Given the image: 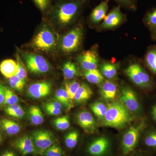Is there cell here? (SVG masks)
Returning a JSON list of instances; mask_svg holds the SVG:
<instances>
[{
	"instance_id": "41",
	"label": "cell",
	"mask_w": 156,
	"mask_h": 156,
	"mask_svg": "<svg viewBox=\"0 0 156 156\" xmlns=\"http://www.w3.org/2000/svg\"><path fill=\"white\" fill-rule=\"evenodd\" d=\"M25 112L23 110V109L21 107L9 113L8 115L10 116L14 117V118H18L20 119L24 116L25 115Z\"/></svg>"
},
{
	"instance_id": "47",
	"label": "cell",
	"mask_w": 156,
	"mask_h": 156,
	"mask_svg": "<svg viewBox=\"0 0 156 156\" xmlns=\"http://www.w3.org/2000/svg\"><path fill=\"white\" fill-rule=\"evenodd\" d=\"M57 2H59V1H62V0H57Z\"/></svg>"
},
{
	"instance_id": "44",
	"label": "cell",
	"mask_w": 156,
	"mask_h": 156,
	"mask_svg": "<svg viewBox=\"0 0 156 156\" xmlns=\"http://www.w3.org/2000/svg\"><path fill=\"white\" fill-rule=\"evenodd\" d=\"M152 34L154 38L156 39V27H153L152 30Z\"/></svg>"
},
{
	"instance_id": "11",
	"label": "cell",
	"mask_w": 156,
	"mask_h": 156,
	"mask_svg": "<svg viewBox=\"0 0 156 156\" xmlns=\"http://www.w3.org/2000/svg\"><path fill=\"white\" fill-rule=\"evenodd\" d=\"M77 59L81 67L85 71L97 69L98 59L97 52L94 50H87L84 52Z\"/></svg>"
},
{
	"instance_id": "28",
	"label": "cell",
	"mask_w": 156,
	"mask_h": 156,
	"mask_svg": "<svg viewBox=\"0 0 156 156\" xmlns=\"http://www.w3.org/2000/svg\"><path fill=\"white\" fill-rule=\"evenodd\" d=\"M79 139V135L77 132L76 131H71L68 133L65 136V144L68 148L73 149L77 145Z\"/></svg>"
},
{
	"instance_id": "5",
	"label": "cell",
	"mask_w": 156,
	"mask_h": 156,
	"mask_svg": "<svg viewBox=\"0 0 156 156\" xmlns=\"http://www.w3.org/2000/svg\"><path fill=\"white\" fill-rule=\"evenodd\" d=\"M86 153L88 156H112V144L106 136L96 137L87 144Z\"/></svg>"
},
{
	"instance_id": "25",
	"label": "cell",
	"mask_w": 156,
	"mask_h": 156,
	"mask_svg": "<svg viewBox=\"0 0 156 156\" xmlns=\"http://www.w3.org/2000/svg\"><path fill=\"white\" fill-rule=\"evenodd\" d=\"M55 97L56 100L64 105L67 109H70L73 105L72 101L69 98L65 88H61L56 90Z\"/></svg>"
},
{
	"instance_id": "39",
	"label": "cell",
	"mask_w": 156,
	"mask_h": 156,
	"mask_svg": "<svg viewBox=\"0 0 156 156\" xmlns=\"http://www.w3.org/2000/svg\"><path fill=\"white\" fill-rule=\"evenodd\" d=\"M117 2L125 8L131 10H135L136 7V0H115Z\"/></svg>"
},
{
	"instance_id": "2",
	"label": "cell",
	"mask_w": 156,
	"mask_h": 156,
	"mask_svg": "<svg viewBox=\"0 0 156 156\" xmlns=\"http://www.w3.org/2000/svg\"><path fill=\"white\" fill-rule=\"evenodd\" d=\"M134 120L128 108L121 101H113L108 105L103 126L117 129L126 127Z\"/></svg>"
},
{
	"instance_id": "37",
	"label": "cell",
	"mask_w": 156,
	"mask_h": 156,
	"mask_svg": "<svg viewBox=\"0 0 156 156\" xmlns=\"http://www.w3.org/2000/svg\"><path fill=\"white\" fill-rule=\"evenodd\" d=\"M144 21L150 27H156V8L148 12L146 15Z\"/></svg>"
},
{
	"instance_id": "34",
	"label": "cell",
	"mask_w": 156,
	"mask_h": 156,
	"mask_svg": "<svg viewBox=\"0 0 156 156\" xmlns=\"http://www.w3.org/2000/svg\"><path fill=\"white\" fill-rule=\"evenodd\" d=\"M35 5L41 12H50L52 9V0H32Z\"/></svg>"
},
{
	"instance_id": "18",
	"label": "cell",
	"mask_w": 156,
	"mask_h": 156,
	"mask_svg": "<svg viewBox=\"0 0 156 156\" xmlns=\"http://www.w3.org/2000/svg\"><path fill=\"white\" fill-rule=\"evenodd\" d=\"M17 71V62L12 59H5L0 63V72L7 79L16 76Z\"/></svg>"
},
{
	"instance_id": "29",
	"label": "cell",
	"mask_w": 156,
	"mask_h": 156,
	"mask_svg": "<svg viewBox=\"0 0 156 156\" xmlns=\"http://www.w3.org/2000/svg\"><path fill=\"white\" fill-rule=\"evenodd\" d=\"M44 108L46 113L50 115H58L62 112V109H60V105L56 101H50L45 104Z\"/></svg>"
},
{
	"instance_id": "32",
	"label": "cell",
	"mask_w": 156,
	"mask_h": 156,
	"mask_svg": "<svg viewBox=\"0 0 156 156\" xmlns=\"http://www.w3.org/2000/svg\"><path fill=\"white\" fill-rule=\"evenodd\" d=\"M19 101L18 96L9 88L6 87L4 106H8L17 104Z\"/></svg>"
},
{
	"instance_id": "36",
	"label": "cell",
	"mask_w": 156,
	"mask_h": 156,
	"mask_svg": "<svg viewBox=\"0 0 156 156\" xmlns=\"http://www.w3.org/2000/svg\"><path fill=\"white\" fill-rule=\"evenodd\" d=\"M45 156H63V151L58 144L55 143L45 151Z\"/></svg>"
},
{
	"instance_id": "42",
	"label": "cell",
	"mask_w": 156,
	"mask_h": 156,
	"mask_svg": "<svg viewBox=\"0 0 156 156\" xmlns=\"http://www.w3.org/2000/svg\"><path fill=\"white\" fill-rule=\"evenodd\" d=\"M0 156H17L14 152L11 151H6L3 152Z\"/></svg>"
},
{
	"instance_id": "8",
	"label": "cell",
	"mask_w": 156,
	"mask_h": 156,
	"mask_svg": "<svg viewBox=\"0 0 156 156\" xmlns=\"http://www.w3.org/2000/svg\"><path fill=\"white\" fill-rule=\"evenodd\" d=\"M23 58L25 60L27 67L30 73L35 74L46 73L49 71L50 66L43 56L35 53L23 52Z\"/></svg>"
},
{
	"instance_id": "3",
	"label": "cell",
	"mask_w": 156,
	"mask_h": 156,
	"mask_svg": "<svg viewBox=\"0 0 156 156\" xmlns=\"http://www.w3.org/2000/svg\"><path fill=\"white\" fill-rule=\"evenodd\" d=\"M58 42L56 33L49 27L44 26L34 37L30 45L37 50L51 52L56 49Z\"/></svg>"
},
{
	"instance_id": "43",
	"label": "cell",
	"mask_w": 156,
	"mask_h": 156,
	"mask_svg": "<svg viewBox=\"0 0 156 156\" xmlns=\"http://www.w3.org/2000/svg\"><path fill=\"white\" fill-rule=\"evenodd\" d=\"M151 115L154 121L156 122V105H154L152 108Z\"/></svg>"
},
{
	"instance_id": "24",
	"label": "cell",
	"mask_w": 156,
	"mask_h": 156,
	"mask_svg": "<svg viewBox=\"0 0 156 156\" xmlns=\"http://www.w3.org/2000/svg\"><path fill=\"white\" fill-rule=\"evenodd\" d=\"M100 70L103 76L108 79H112L116 75L117 66L114 63L104 62L101 66Z\"/></svg>"
},
{
	"instance_id": "40",
	"label": "cell",
	"mask_w": 156,
	"mask_h": 156,
	"mask_svg": "<svg viewBox=\"0 0 156 156\" xmlns=\"http://www.w3.org/2000/svg\"><path fill=\"white\" fill-rule=\"evenodd\" d=\"M5 86L0 81V108L4 106L5 96Z\"/></svg>"
},
{
	"instance_id": "19",
	"label": "cell",
	"mask_w": 156,
	"mask_h": 156,
	"mask_svg": "<svg viewBox=\"0 0 156 156\" xmlns=\"http://www.w3.org/2000/svg\"><path fill=\"white\" fill-rule=\"evenodd\" d=\"M0 128L10 136L18 134L21 130L20 126L18 123L14 120L6 118L0 120Z\"/></svg>"
},
{
	"instance_id": "20",
	"label": "cell",
	"mask_w": 156,
	"mask_h": 156,
	"mask_svg": "<svg viewBox=\"0 0 156 156\" xmlns=\"http://www.w3.org/2000/svg\"><path fill=\"white\" fill-rule=\"evenodd\" d=\"M92 90L88 84L83 83L75 95L73 100L78 103H82L89 99L92 95Z\"/></svg>"
},
{
	"instance_id": "46",
	"label": "cell",
	"mask_w": 156,
	"mask_h": 156,
	"mask_svg": "<svg viewBox=\"0 0 156 156\" xmlns=\"http://www.w3.org/2000/svg\"><path fill=\"white\" fill-rule=\"evenodd\" d=\"M129 156H144L140 155H135V154H134V153L130 155H129Z\"/></svg>"
},
{
	"instance_id": "15",
	"label": "cell",
	"mask_w": 156,
	"mask_h": 156,
	"mask_svg": "<svg viewBox=\"0 0 156 156\" xmlns=\"http://www.w3.org/2000/svg\"><path fill=\"white\" fill-rule=\"evenodd\" d=\"M13 145L23 155L37 153L32 138L28 136L17 138L13 142Z\"/></svg>"
},
{
	"instance_id": "26",
	"label": "cell",
	"mask_w": 156,
	"mask_h": 156,
	"mask_svg": "<svg viewBox=\"0 0 156 156\" xmlns=\"http://www.w3.org/2000/svg\"><path fill=\"white\" fill-rule=\"evenodd\" d=\"M90 107L92 111L98 119L103 121L107 111V107L99 101H96L92 103Z\"/></svg>"
},
{
	"instance_id": "23",
	"label": "cell",
	"mask_w": 156,
	"mask_h": 156,
	"mask_svg": "<svg viewBox=\"0 0 156 156\" xmlns=\"http://www.w3.org/2000/svg\"><path fill=\"white\" fill-rule=\"evenodd\" d=\"M62 70L66 80H71L78 74V70L76 64L71 61L65 62L62 66Z\"/></svg>"
},
{
	"instance_id": "7",
	"label": "cell",
	"mask_w": 156,
	"mask_h": 156,
	"mask_svg": "<svg viewBox=\"0 0 156 156\" xmlns=\"http://www.w3.org/2000/svg\"><path fill=\"white\" fill-rule=\"evenodd\" d=\"M125 72L135 85L144 89H150L152 83L150 77L140 65L134 63L129 65Z\"/></svg>"
},
{
	"instance_id": "9",
	"label": "cell",
	"mask_w": 156,
	"mask_h": 156,
	"mask_svg": "<svg viewBox=\"0 0 156 156\" xmlns=\"http://www.w3.org/2000/svg\"><path fill=\"white\" fill-rule=\"evenodd\" d=\"M119 98L121 102L131 112L139 114L141 107L135 92L128 87H122L120 90Z\"/></svg>"
},
{
	"instance_id": "45",
	"label": "cell",
	"mask_w": 156,
	"mask_h": 156,
	"mask_svg": "<svg viewBox=\"0 0 156 156\" xmlns=\"http://www.w3.org/2000/svg\"><path fill=\"white\" fill-rule=\"evenodd\" d=\"M3 138L2 136V134H1V132H0V144L2 143V141Z\"/></svg>"
},
{
	"instance_id": "35",
	"label": "cell",
	"mask_w": 156,
	"mask_h": 156,
	"mask_svg": "<svg viewBox=\"0 0 156 156\" xmlns=\"http://www.w3.org/2000/svg\"><path fill=\"white\" fill-rule=\"evenodd\" d=\"M55 127L59 130H66L69 128L70 123L69 117L67 116L59 117L54 120Z\"/></svg>"
},
{
	"instance_id": "22",
	"label": "cell",
	"mask_w": 156,
	"mask_h": 156,
	"mask_svg": "<svg viewBox=\"0 0 156 156\" xmlns=\"http://www.w3.org/2000/svg\"><path fill=\"white\" fill-rule=\"evenodd\" d=\"M83 75L89 83L96 85L101 84L104 82V76L97 69L84 71Z\"/></svg>"
},
{
	"instance_id": "13",
	"label": "cell",
	"mask_w": 156,
	"mask_h": 156,
	"mask_svg": "<svg viewBox=\"0 0 156 156\" xmlns=\"http://www.w3.org/2000/svg\"><path fill=\"white\" fill-rule=\"evenodd\" d=\"M76 121L81 128L89 134L96 130V123L92 114L87 111L79 112L76 115Z\"/></svg>"
},
{
	"instance_id": "12",
	"label": "cell",
	"mask_w": 156,
	"mask_h": 156,
	"mask_svg": "<svg viewBox=\"0 0 156 156\" xmlns=\"http://www.w3.org/2000/svg\"><path fill=\"white\" fill-rule=\"evenodd\" d=\"M124 15L119 6L115 7L103 20L101 27L103 29H111L116 27L122 23Z\"/></svg>"
},
{
	"instance_id": "17",
	"label": "cell",
	"mask_w": 156,
	"mask_h": 156,
	"mask_svg": "<svg viewBox=\"0 0 156 156\" xmlns=\"http://www.w3.org/2000/svg\"><path fill=\"white\" fill-rule=\"evenodd\" d=\"M108 0H105L92 10L90 18L93 23H98L104 19L108 9Z\"/></svg>"
},
{
	"instance_id": "27",
	"label": "cell",
	"mask_w": 156,
	"mask_h": 156,
	"mask_svg": "<svg viewBox=\"0 0 156 156\" xmlns=\"http://www.w3.org/2000/svg\"><path fill=\"white\" fill-rule=\"evenodd\" d=\"M145 62L148 67L154 74H156V49L149 50L145 57Z\"/></svg>"
},
{
	"instance_id": "31",
	"label": "cell",
	"mask_w": 156,
	"mask_h": 156,
	"mask_svg": "<svg viewBox=\"0 0 156 156\" xmlns=\"http://www.w3.org/2000/svg\"><path fill=\"white\" fill-rule=\"evenodd\" d=\"M80 85L81 84L76 81H70L65 83V89L69 98L71 101L73 100L75 95Z\"/></svg>"
},
{
	"instance_id": "6",
	"label": "cell",
	"mask_w": 156,
	"mask_h": 156,
	"mask_svg": "<svg viewBox=\"0 0 156 156\" xmlns=\"http://www.w3.org/2000/svg\"><path fill=\"white\" fill-rule=\"evenodd\" d=\"M83 37V30L80 27H77L62 36L59 46L63 53H73L80 46Z\"/></svg>"
},
{
	"instance_id": "16",
	"label": "cell",
	"mask_w": 156,
	"mask_h": 156,
	"mask_svg": "<svg viewBox=\"0 0 156 156\" xmlns=\"http://www.w3.org/2000/svg\"><path fill=\"white\" fill-rule=\"evenodd\" d=\"M117 86L114 82L106 80L101 84L100 93L104 99L108 101L114 100L117 94Z\"/></svg>"
},
{
	"instance_id": "38",
	"label": "cell",
	"mask_w": 156,
	"mask_h": 156,
	"mask_svg": "<svg viewBox=\"0 0 156 156\" xmlns=\"http://www.w3.org/2000/svg\"><path fill=\"white\" fill-rule=\"evenodd\" d=\"M144 143L147 147L156 148V132L148 134L144 138Z\"/></svg>"
},
{
	"instance_id": "14",
	"label": "cell",
	"mask_w": 156,
	"mask_h": 156,
	"mask_svg": "<svg viewBox=\"0 0 156 156\" xmlns=\"http://www.w3.org/2000/svg\"><path fill=\"white\" fill-rule=\"evenodd\" d=\"M51 85L48 82H37L30 86L28 89L29 95L36 99L46 97L50 94Z\"/></svg>"
},
{
	"instance_id": "1",
	"label": "cell",
	"mask_w": 156,
	"mask_h": 156,
	"mask_svg": "<svg viewBox=\"0 0 156 156\" xmlns=\"http://www.w3.org/2000/svg\"><path fill=\"white\" fill-rule=\"evenodd\" d=\"M87 0H62L56 3L50 13L62 26L71 23L80 13Z\"/></svg>"
},
{
	"instance_id": "10",
	"label": "cell",
	"mask_w": 156,
	"mask_h": 156,
	"mask_svg": "<svg viewBox=\"0 0 156 156\" xmlns=\"http://www.w3.org/2000/svg\"><path fill=\"white\" fill-rule=\"evenodd\" d=\"M37 153L44 155L45 151L54 143L53 134L49 131L38 130L34 131L32 136Z\"/></svg>"
},
{
	"instance_id": "33",
	"label": "cell",
	"mask_w": 156,
	"mask_h": 156,
	"mask_svg": "<svg viewBox=\"0 0 156 156\" xmlns=\"http://www.w3.org/2000/svg\"><path fill=\"white\" fill-rule=\"evenodd\" d=\"M9 83L11 88L20 92H22L25 85V81L16 76L9 78Z\"/></svg>"
},
{
	"instance_id": "21",
	"label": "cell",
	"mask_w": 156,
	"mask_h": 156,
	"mask_svg": "<svg viewBox=\"0 0 156 156\" xmlns=\"http://www.w3.org/2000/svg\"><path fill=\"white\" fill-rule=\"evenodd\" d=\"M29 117L34 125L39 126L44 122L43 113L38 107L34 105L30 107L28 110Z\"/></svg>"
},
{
	"instance_id": "30",
	"label": "cell",
	"mask_w": 156,
	"mask_h": 156,
	"mask_svg": "<svg viewBox=\"0 0 156 156\" xmlns=\"http://www.w3.org/2000/svg\"><path fill=\"white\" fill-rule=\"evenodd\" d=\"M16 57L17 58V69H18L16 76L22 80L25 81L27 78V70L26 67L23 64L22 59L20 56L18 51H17L16 53Z\"/></svg>"
},
{
	"instance_id": "4",
	"label": "cell",
	"mask_w": 156,
	"mask_h": 156,
	"mask_svg": "<svg viewBox=\"0 0 156 156\" xmlns=\"http://www.w3.org/2000/svg\"><path fill=\"white\" fill-rule=\"evenodd\" d=\"M144 126V124L141 123L138 126H131L124 134L120 143L121 156H129L135 152Z\"/></svg>"
}]
</instances>
